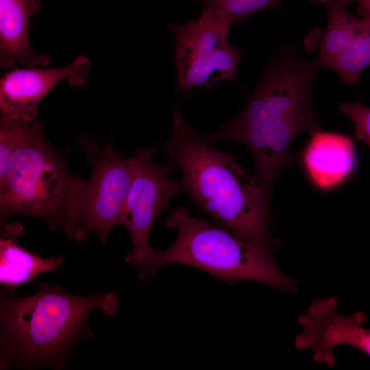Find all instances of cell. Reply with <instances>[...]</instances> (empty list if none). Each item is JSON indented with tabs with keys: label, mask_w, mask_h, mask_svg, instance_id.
<instances>
[{
	"label": "cell",
	"mask_w": 370,
	"mask_h": 370,
	"mask_svg": "<svg viewBox=\"0 0 370 370\" xmlns=\"http://www.w3.org/2000/svg\"><path fill=\"white\" fill-rule=\"evenodd\" d=\"M338 108L353 122L356 137L370 147V107L356 102L340 103Z\"/></svg>",
	"instance_id": "ac0fdd59"
},
{
	"label": "cell",
	"mask_w": 370,
	"mask_h": 370,
	"mask_svg": "<svg viewBox=\"0 0 370 370\" xmlns=\"http://www.w3.org/2000/svg\"><path fill=\"white\" fill-rule=\"evenodd\" d=\"M90 70V62L82 54L60 68H13L0 79L1 116L34 121L38 104L56 85L67 80L71 86H80L86 82Z\"/></svg>",
	"instance_id": "30bf717a"
},
{
	"label": "cell",
	"mask_w": 370,
	"mask_h": 370,
	"mask_svg": "<svg viewBox=\"0 0 370 370\" xmlns=\"http://www.w3.org/2000/svg\"><path fill=\"white\" fill-rule=\"evenodd\" d=\"M323 4L328 16L326 27L312 29L304 40L308 51H318L316 63L319 66L349 49L367 23L366 18L350 14L343 3L330 1Z\"/></svg>",
	"instance_id": "4fadbf2b"
},
{
	"label": "cell",
	"mask_w": 370,
	"mask_h": 370,
	"mask_svg": "<svg viewBox=\"0 0 370 370\" xmlns=\"http://www.w3.org/2000/svg\"><path fill=\"white\" fill-rule=\"evenodd\" d=\"M41 0H0V65L5 69L47 66L50 57L34 52L30 45L29 21L40 8Z\"/></svg>",
	"instance_id": "8fae6325"
},
{
	"label": "cell",
	"mask_w": 370,
	"mask_h": 370,
	"mask_svg": "<svg viewBox=\"0 0 370 370\" xmlns=\"http://www.w3.org/2000/svg\"><path fill=\"white\" fill-rule=\"evenodd\" d=\"M335 1L347 5L356 2L357 5V12L361 18L370 19V0H310L312 2L324 3L327 1Z\"/></svg>",
	"instance_id": "d6986e66"
},
{
	"label": "cell",
	"mask_w": 370,
	"mask_h": 370,
	"mask_svg": "<svg viewBox=\"0 0 370 370\" xmlns=\"http://www.w3.org/2000/svg\"><path fill=\"white\" fill-rule=\"evenodd\" d=\"M202 13L230 27L268 8H280L282 0H203Z\"/></svg>",
	"instance_id": "2e32d148"
},
{
	"label": "cell",
	"mask_w": 370,
	"mask_h": 370,
	"mask_svg": "<svg viewBox=\"0 0 370 370\" xmlns=\"http://www.w3.org/2000/svg\"><path fill=\"white\" fill-rule=\"evenodd\" d=\"M23 230L18 223L3 229L0 239V282L1 285L14 288L34 280L41 273L58 269L63 258H43L19 246L16 241Z\"/></svg>",
	"instance_id": "5bb4252c"
},
{
	"label": "cell",
	"mask_w": 370,
	"mask_h": 370,
	"mask_svg": "<svg viewBox=\"0 0 370 370\" xmlns=\"http://www.w3.org/2000/svg\"><path fill=\"white\" fill-rule=\"evenodd\" d=\"M352 45L320 66L336 73L345 84L352 85L358 81L362 72L370 66V19Z\"/></svg>",
	"instance_id": "9a60e30c"
},
{
	"label": "cell",
	"mask_w": 370,
	"mask_h": 370,
	"mask_svg": "<svg viewBox=\"0 0 370 370\" xmlns=\"http://www.w3.org/2000/svg\"><path fill=\"white\" fill-rule=\"evenodd\" d=\"M118 306L112 291L76 295L46 283L27 297L1 291V369L63 367L79 341L92 335L86 326L90 313L112 316Z\"/></svg>",
	"instance_id": "3957f363"
},
{
	"label": "cell",
	"mask_w": 370,
	"mask_h": 370,
	"mask_svg": "<svg viewBox=\"0 0 370 370\" xmlns=\"http://www.w3.org/2000/svg\"><path fill=\"white\" fill-rule=\"evenodd\" d=\"M44 124L34 120L0 179L1 217L27 214L60 227L70 238L82 241L86 231L73 221L69 201L77 176L49 146Z\"/></svg>",
	"instance_id": "5b68a950"
},
{
	"label": "cell",
	"mask_w": 370,
	"mask_h": 370,
	"mask_svg": "<svg viewBox=\"0 0 370 370\" xmlns=\"http://www.w3.org/2000/svg\"><path fill=\"white\" fill-rule=\"evenodd\" d=\"M171 164L179 167L182 190L192 203L241 238L272 254L277 241L267 195L257 177L242 168L228 151L214 148L174 110L166 144Z\"/></svg>",
	"instance_id": "7a4b0ae2"
},
{
	"label": "cell",
	"mask_w": 370,
	"mask_h": 370,
	"mask_svg": "<svg viewBox=\"0 0 370 370\" xmlns=\"http://www.w3.org/2000/svg\"><path fill=\"white\" fill-rule=\"evenodd\" d=\"M169 28L175 40L173 58L177 70L176 92L196 86L211 87L223 79L236 80L237 66L243 52L227 40L230 27L201 14Z\"/></svg>",
	"instance_id": "52a82bcc"
},
{
	"label": "cell",
	"mask_w": 370,
	"mask_h": 370,
	"mask_svg": "<svg viewBox=\"0 0 370 370\" xmlns=\"http://www.w3.org/2000/svg\"><path fill=\"white\" fill-rule=\"evenodd\" d=\"M166 223L177 230V238L168 249L154 250L141 278L153 276L166 264H181L225 282L247 280L281 290L295 289L296 281L280 271L272 254L225 227L191 216L184 208L171 210Z\"/></svg>",
	"instance_id": "277c9868"
},
{
	"label": "cell",
	"mask_w": 370,
	"mask_h": 370,
	"mask_svg": "<svg viewBox=\"0 0 370 370\" xmlns=\"http://www.w3.org/2000/svg\"><path fill=\"white\" fill-rule=\"evenodd\" d=\"M136 154L123 158L110 147L99 156L90 177L77 176L70 201L69 212L81 229L95 232L103 243L116 225H122L125 201L136 172Z\"/></svg>",
	"instance_id": "8992f818"
},
{
	"label": "cell",
	"mask_w": 370,
	"mask_h": 370,
	"mask_svg": "<svg viewBox=\"0 0 370 370\" xmlns=\"http://www.w3.org/2000/svg\"><path fill=\"white\" fill-rule=\"evenodd\" d=\"M298 321L303 330L295 338L299 349H310L313 359L328 366L335 362L334 349L347 345L370 356V328L363 327L366 315L356 312L341 314L337 299L330 297L310 304Z\"/></svg>",
	"instance_id": "9c48e42d"
},
{
	"label": "cell",
	"mask_w": 370,
	"mask_h": 370,
	"mask_svg": "<svg viewBox=\"0 0 370 370\" xmlns=\"http://www.w3.org/2000/svg\"><path fill=\"white\" fill-rule=\"evenodd\" d=\"M31 122L1 116L0 119V179L26 136Z\"/></svg>",
	"instance_id": "e0dca14e"
},
{
	"label": "cell",
	"mask_w": 370,
	"mask_h": 370,
	"mask_svg": "<svg viewBox=\"0 0 370 370\" xmlns=\"http://www.w3.org/2000/svg\"><path fill=\"white\" fill-rule=\"evenodd\" d=\"M311 135L303 158L306 171L319 188L333 187L347 177L354 169L352 138L321 130Z\"/></svg>",
	"instance_id": "7c38bea8"
},
{
	"label": "cell",
	"mask_w": 370,
	"mask_h": 370,
	"mask_svg": "<svg viewBox=\"0 0 370 370\" xmlns=\"http://www.w3.org/2000/svg\"><path fill=\"white\" fill-rule=\"evenodd\" d=\"M156 148H140L136 154L138 163L127 195L122 225L130 232L132 248L125 258L139 274L154 249L148 243L153 223L163 210L169 207L171 197L182 190L180 180L170 175V164H158L153 159Z\"/></svg>",
	"instance_id": "ba28073f"
},
{
	"label": "cell",
	"mask_w": 370,
	"mask_h": 370,
	"mask_svg": "<svg viewBox=\"0 0 370 370\" xmlns=\"http://www.w3.org/2000/svg\"><path fill=\"white\" fill-rule=\"evenodd\" d=\"M317 63L283 51L269 64L239 114L203 137L210 143L240 142L251 151L256 177L271 197L280 171L292 159L291 142L319 130L311 92Z\"/></svg>",
	"instance_id": "6da1fadb"
}]
</instances>
